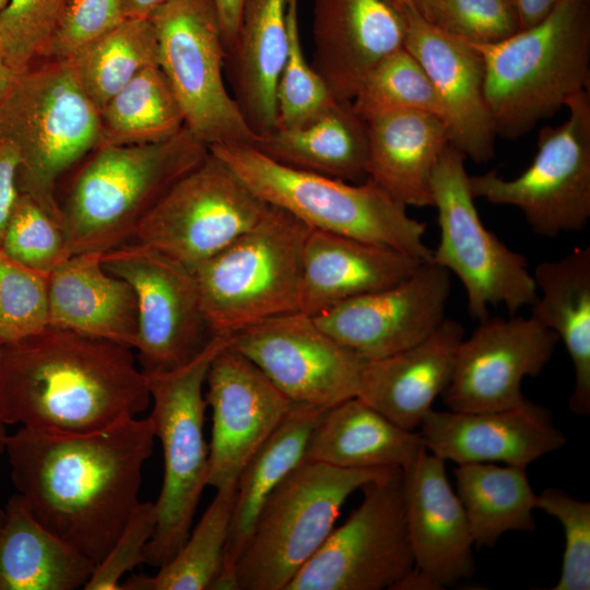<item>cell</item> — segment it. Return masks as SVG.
<instances>
[{
	"label": "cell",
	"instance_id": "60d3db41",
	"mask_svg": "<svg viewBox=\"0 0 590 590\" xmlns=\"http://www.w3.org/2000/svg\"><path fill=\"white\" fill-rule=\"evenodd\" d=\"M69 0H9L0 14V48L21 74L45 57Z\"/></svg>",
	"mask_w": 590,
	"mask_h": 590
},
{
	"label": "cell",
	"instance_id": "7bdbcfd3",
	"mask_svg": "<svg viewBox=\"0 0 590 590\" xmlns=\"http://www.w3.org/2000/svg\"><path fill=\"white\" fill-rule=\"evenodd\" d=\"M536 508L563 526L565 548L558 582L552 590L590 589V503L558 488L536 495Z\"/></svg>",
	"mask_w": 590,
	"mask_h": 590
},
{
	"label": "cell",
	"instance_id": "b9f144b4",
	"mask_svg": "<svg viewBox=\"0 0 590 590\" xmlns=\"http://www.w3.org/2000/svg\"><path fill=\"white\" fill-rule=\"evenodd\" d=\"M337 101L305 57L298 27V3L288 20V50L276 88V127L307 121Z\"/></svg>",
	"mask_w": 590,
	"mask_h": 590
},
{
	"label": "cell",
	"instance_id": "5b68a950",
	"mask_svg": "<svg viewBox=\"0 0 590 590\" xmlns=\"http://www.w3.org/2000/svg\"><path fill=\"white\" fill-rule=\"evenodd\" d=\"M225 162L268 205L276 206L312 229L387 246L421 261L433 250L424 243L426 223L370 179L350 182L281 165L251 145H213Z\"/></svg>",
	"mask_w": 590,
	"mask_h": 590
},
{
	"label": "cell",
	"instance_id": "9c48e42d",
	"mask_svg": "<svg viewBox=\"0 0 590 590\" xmlns=\"http://www.w3.org/2000/svg\"><path fill=\"white\" fill-rule=\"evenodd\" d=\"M229 335H215L186 365L146 375L153 403L149 415L161 441L164 476L154 503L156 526L143 563L160 568L188 538L203 488L208 485L209 446L203 425L206 402L203 388L211 361Z\"/></svg>",
	"mask_w": 590,
	"mask_h": 590
},
{
	"label": "cell",
	"instance_id": "4fadbf2b",
	"mask_svg": "<svg viewBox=\"0 0 590 590\" xmlns=\"http://www.w3.org/2000/svg\"><path fill=\"white\" fill-rule=\"evenodd\" d=\"M363 500L333 529L286 590H397L412 573L403 470L364 485Z\"/></svg>",
	"mask_w": 590,
	"mask_h": 590
},
{
	"label": "cell",
	"instance_id": "1f68e13d",
	"mask_svg": "<svg viewBox=\"0 0 590 590\" xmlns=\"http://www.w3.org/2000/svg\"><path fill=\"white\" fill-rule=\"evenodd\" d=\"M536 296L530 317L562 340L574 365L569 410L590 412V247L540 262L532 274Z\"/></svg>",
	"mask_w": 590,
	"mask_h": 590
},
{
	"label": "cell",
	"instance_id": "9a60e30c",
	"mask_svg": "<svg viewBox=\"0 0 590 590\" xmlns=\"http://www.w3.org/2000/svg\"><path fill=\"white\" fill-rule=\"evenodd\" d=\"M102 263L135 293L134 349L145 375L186 365L216 335L205 318L194 273L182 263L134 241L102 253Z\"/></svg>",
	"mask_w": 590,
	"mask_h": 590
},
{
	"label": "cell",
	"instance_id": "8992f818",
	"mask_svg": "<svg viewBox=\"0 0 590 590\" xmlns=\"http://www.w3.org/2000/svg\"><path fill=\"white\" fill-rule=\"evenodd\" d=\"M0 139L17 153L20 192L62 226L57 181L102 143L99 111L68 61L50 60L16 75L0 99Z\"/></svg>",
	"mask_w": 590,
	"mask_h": 590
},
{
	"label": "cell",
	"instance_id": "816d5d0a",
	"mask_svg": "<svg viewBox=\"0 0 590 590\" xmlns=\"http://www.w3.org/2000/svg\"><path fill=\"white\" fill-rule=\"evenodd\" d=\"M16 75L17 74L8 64L5 57L0 48V99L10 90Z\"/></svg>",
	"mask_w": 590,
	"mask_h": 590
},
{
	"label": "cell",
	"instance_id": "f5cc1de1",
	"mask_svg": "<svg viewBox=\"0 0 590 590\" xmlns=\"http://www.w3.org/2000/svg\"><path fill=\"white\" fill-rule=\"evenodd\" d=\"M405 1L428 22L433 21L438 0H405Z\"/></svg>",
	"mask_w": 590,
	"mask_h": 590
},
{
	"label": "cell",
	"instance_id": "8fae6325",
	"mask_svg": "<svg viewBox=\"0 0 590 590\" xmlns=\"http://www.w3.org/2000/svg\"><path fill=\"white\" fill-rule=\"evenodd\" d=\"M149 19L158 66L181 107L185 127L208 148L252 145L257 134L225 86L226 49L214 0H169Z\"/></svg>",
	"mask_w": 590,
	"mask_h": 590
},
{
	"label": "cell",
	"instance_id": "484cf974",
	"mask_svg": "<svg viewBox=\"0 0 590 590\" xmlns=\"http://www.w3.org/2000/svg\"><path fill=\"white\" fill-rule=\"evenodd\" d=\"M421 262L387 246L311 228L304 247L299 311L315 316L345 299L396 284Z\"/></svg>",
	"mask_w": 590,
	"mask_h": 590
},
{
	"label": "cell",
	"instance_id": "ee69618b",
	"mask_svg": "<svg viewBox=\"0 0 590 590\" xmlns=\"http://www.w3.org/2000/svg\"><path fill=\"white\" fill-rule=\"evenodd\" d=\"M430 23L473 44L498 43L521 30L511 0H438Z\"/></svg>",
	"mask_w": 590,
	"mask_h": 590
},
{
	"label": "cell",
	"instance_id": "ba28073f",
	"mask_svg": "<svg viewBox=\"0 0 590 590\" xmlns=\"http://www.w3.org/2000/svg\"><path fill=\"white\" fill-rule=\"evenodd\" d=\"M391 470L304 460L259 511L235 565V590H286L333 530L347 497Z\"/></svg>",
	"mask_w": 590,
	"mask_h": 590
},
{
	"label": "cell",
	"instance_id": "ab89813d",
	"mask_svg": "<svg viewBox=\"0 0 590 590\" xmlns=\"http://www.w3.org/2000/svg\"><path fill=\"white\" fill-rule=\"evenodd\" d=\"M48 326V276L0 249V341H17Z\"/></svg>",
	"mask_w": 590,
	"mask_h": 590
},
{
	"label": "cell",
	"instance_id": "c3c4849f",
	"mask_svg": "<svg viewBox=\"0 0 590 590\" xmlns=\"http://www.w3.org/2000/svg\"><path fill=\"white\" fill-rule=\"evenodd\" d=\"M517 12L520 28L531 27L546 16L562 2V0H511Z\"/></svg>",
	"mask_w": 590,
	"mask_h": 590
},
{
	"label": "cell",
	"instance_id": "e0dca14e",
	"mask_svg": "<svg viewBox=\"0 0 590 590\" xmlns=\"http://www.w3.org/2000/svg\"><path fill=\"white\" fill-rule=\"evenodd\" d=\"M450 286L448 270L423 261L400 282L345 299L312 317L338 343L374 361L433 332L446 318Z\"/></svg>",
	"mask_w": 590,
	"mask_h": 590
},
{
	"label": "cell",
	"instance_id": "6da1fadb",
	"mask_svg": "<svg viewBox=\"0 0 590 590\" xmlns=\"http://www.w3.org/2000/svg\"><path fill=\"white\" fill-rule=\"evenodd\" d=\"M150 416L101 430L56 435L21 427L8 435L11 480L33 516L96 565L140 503L153 450Z\"/></svg>",
	"mask_w": 590,
	"mask_h": 590
},
{
	"label": "cell",
	"instance_id": "e575fe53",
	"mask_svg": "<svg viewBox=\"0 0 590 590\" xmlns=\"http://www.w3.org/2000/svg\"><path fill=\"white\" fill-rule=\"evenodd\" d=\"M66 61L101 113L141 70L158 66L155 30L149 17L123 19Z\"/></svg>",
	"mask_w": 590,
	"mask_h": 590
},
{
	"label": "cell",
	"instance_id": "f907efd6",
	"mask_svg": "<svg viewBox=\"0 0 590 590\" xmlns=\"http://www.w3.org/2000/svg\"><path fill=\"white\" fill-rule=\"evenodd\" d=\"M169 0H121L125 19H146Z\"/></svg>",
	"mask_w": 590,
	"mask_h": 590
},
{
	"label": "cell",
	"instance_id": "ac0fdd59",
	"mask_svg": "<svg viewBox=\"0 0 590 590\" xmlns=\"http://www.w3.org/2000/svg\"><path fill=\"white\" fill-rule=\"evenodd\" d=\"M558 337L532 317L509 315L480 321L457 350L452 376L441 398L450 411L484 412L517 406L526 377L539 376Z\"/></svg>",
	"mask_w": 590,
	"mask_h": 590
},
{
	"label": "cell",
	"instance_id": "836d02e7",
	"mask_svg": "<svg viewBox=\"0 0 590 590\" xmlns=\"http://www.w3.org/2000/svg\"><path fill=\"white\" fill-rule=\"evenodd\" d=\"M524 467L495 463L458 464L457 495L474 545L494 546L508 531H532L533 493Z\"/></svg>",
	"mask_w": 590,
	"mask_h": 590
},
{
	"label": "cell",
	"instance_id": "7402d4cb",
	"mask_svg": "<svg viewBox=\"0 0 590 590\" xmlns=\"http://www.w3.org/2000/svg\"><path fill=\"white\" fill-rule=\"evenodd\" d=\"M420 427L426 450L457 464L503 462L527 468L567 441L551 412L529 400L497 411L432 409Z\"/></svg>",
	"mask_w": 590,
	"mask_h": 590
},
{
	"label": "cell",
	"instance_id": "7a4b0ae2",
	"mask_svg": "<svg viewBox=\"0 0 590 590\" xmlns=\"http://www.w3.org/2000/svg\"><path fill=\"white\" fill-rule=\"evenodd\" d=\"M132 349L47 326L0 353V416L35 432L75 435L135 417L151 402Z\"/></svg>",
	"mask_w": 590,
	"mask_h": 590
},
{
	"label": "cell",
	"instance_id": "4316f807",
	"mask_svg": "<svg viewBox=\"0 0 590 590\" xmlns=\"http://www.w3.org/2000/svg\"><path fill=\"white\" fill-rule=\"evenodd\" d=\"M48 324L134 349L135 293L103 267L102 253H74L48 275Z\"/></svg>",
	"mask_w": 590,
	"mask_h": 590
},
{
	"label": "cell",
	"instance_id": "d590c367",
	"mask_svg": "<svg viewBox=\"0 0 590 590\" xmlns=\"http://www.w3.org/2000/svg\"><path fill=\"white\" fill-rule=\"evenodd\" d=\"M99 116L101 145L156 143L185 128L181 107L160 66L141 70Z\"/></svg>",
	"mask_w": 590,
	"mask_h": 590
},
{
	"label": "cell",
	"instance_id": "52a82bcc",
	"mask_svg": "<svg viewBox=\"0 0 590 590\" xmlns=\"http://www.w3.org/2000/svg\"><path fill=\"white\" fill-rule=\"evenodd\" d=\"M310 227L271 206L250 229L193 271L214 334L231 335L299 311L303 257Z\"/></svg>",
	"mask_w": 590,
	"mask_h": 590
},
{
	"label": "cell",
	"instance_id": "8d00e7d4",
	"mask_svg": "<svg viewBox=\"0 0 590 590\" xmlns=\"http://www.w3.org/2000/svg\"><path fill=\"white\" fill-rule=\"evenodd\" d=\"M236 486L216 489L198 524L155 575H131L121 590H212L220 576Z\"/></svg>",
	"mask_w": 590,
	"mask_h": 590
},
{
	"label": "cell",
	"instance_id": "2e32d148",
	"mask_svg": "<svg viewBox=\"0 0 590 590\" xmlns=\"http://www.w3.org/2000/svg\"><path fill=\"white\" fill-rule=\"evenodd\" d=\"M228 345L251 361L293 403L329 409L357 396L365 359L303 311L241 329Z\"/></svg>",
	"mask_w": 590,
	"mask_h": 590
},
{
	"label": "cell",
	"instance_id": "83f0119b",
	"mask_svg": "<svg viewBox=\"0 0 590 590\" xmlns=\"http://www.w3.org/2000/svg\"><path fill=\"white\" fill-rule=\"evenodd\" d=\"M367 122V178L405 206H433L432 175L449 143L440 117L418 110L396 111Z\"/></svg>",
	"mask_w": 590,
	"mask_h": 590
},
{
	"label": "cell",
	"instance_id": "f6af8a7d",
	"mask_svg": "<svg viewBox=\"0 0 590 590\" xmlns=\"http://www.w3.org/2000/svg\"><path fill=\"white\" fill-rule=\"evenodd\" d=\"M156 526L155 505L140 502L129 516L119 536L94 567L85 590H121L122 577L143 563L145 546Z\"/></svg>",
	"mask_w": 590,
	"mask_h": 590
},
{
	"label": "cell",
	"instance_id": "f35d334b",
	"mask_svg": "<svg viewBox=\"0 0 590 590\" xmlns=\"http://www.w3.org/2000/svg\"><path fill=\"white\" fill-rule=\"evenodd\" d=\"M0 249L16 262L47 276L72 256L62 226L23 192L7 224Z\"/></svg>",
	"mask_w": 590,
	"mask_h": 590
},
{
	"label": "cell",
	"instance_id": "ffe728a7",
	"mask_svg": "<svg viewBox=\"0 0 590 590\" xmlns=\"http://www.w3.org/2000/svg\"><path fill=\"white\" fill-rule=\"evenodd\" d=\"M445 463L426 450L403 470L414 568L397 590L445 589L475 573L469 522Z\"/></svg>",
	"mask_w": 590,
	"mask_h": 590
},
{
	"label": "cell",
	"instance_id": "9f6ffc18",
	"mask_svg": "<svg viewBox=\"0 0 590 590\" xmlns=\"http://www.w3.org/2000/svg\"><path fill=\"white\" fill-rule=\"evenodd\" d=\"M4 515H5L4 508L0 507V528H1L2 523H3Z\"/></svg>",
	"mask_w": 590,
	"mask_h": 590
},
{
	"label": "cell",
	"instance_id": "30bf717a",
	"mask_svg": "<svg viewBox=\"0 0 590 590\" xmlns=\"http://www.w3.org/2000/svg\"><path fill=\"white\" fill-rule=\"evenodd\" d=\"M464 158L448 144L433 170L432 198L440 238L430 261L458 276L472 318L483 321L489 317L488 306L499 305L516 315L536 299V286L526 257L484 226Z\"/></svg>",
	"mask_w": 590,
	"mask_h": 590
},
{
	"label": "cell",
	"instance_id": "681fc988",
	"mask_svg": "<svg viewBox=\"0 0 590 590\" xmlns=\"http://www.w3.org/2000/svg\"><path fill=\"white\" fill-rule=\"evenodd\" d=\"M217 9L226 51L236 35L244 0H214Z\"/></svg>",
	"mask_w": 590,
	"mask_h": 590
},
{
	"label": "cell",
	"instance_id": "f1b7e54d",
	"mask_svg": "<svg viewBox=\"0 0 590 590\" xmlns=\"http://www.w3.org/2000/svg\"><path fill=\"white\" fill-rule=\"evenodd\" d=\"M425 451L420 434L353 397L324 410L310 434L305 460L342 469L404 470Z\"/></svg>",
	"mask_w": 590,
	"mask_h": 590
},
{
	"label": "cell",
	"instance_id": "7dc6e473",
	"mask_svg": "<svg viewBox=\"0 0 590 590\" xmlns=\"http://www.w3.org/2000/svg\"><path fill=\"white\" fill-rule=\"evenodd\" d=\"M19 156L14 146L0 139V245L16 200L20 196L17 184Z\"/></svg>",
	"mask_w": 590,
	"mask_h": 590
},
{
	"label": "cell",
	"instance_id": "603a6c76",
	"mask_svg": "<svg viewBox=\"0 0 590 590\" xmlns=\"http://www.w3.org/2000/svg\"><path fill=\"white\" fill-rule=\"evenodd\" d=\"M408 14L404 48L422 66L440 99L450 145L476 163L489 161L496 131L484 96L479 52L428 22L409 3Z\"/></svg>",
	"mask_w": 590,
	"mask_h": 590
},
{
	"label": "cell",
	"instance_id": "3957f363",
	"mask_svg": "<svg viewBox=\"0 0 590 590\" xmlns=\"http://www.w3.org/2000/svg\"><path fill=\"white\" fill-rule=\"evenodd\" d=\"M484 67L496 135L516 139L590 83V0H562L540 23L494 44L469 43Z\"/></svg>",
	"mask_w": 590,
	"mask_h": 590
},
{
	"label": "cell",
	"instance_id": "db71d44e",
	"mask_svg": "<svg viewBox=\"0 0 590 590\" xmlns=\"http://www.w3.org/2000/svg\"><path fill=\"white\" fill-rule=\"evenodd\" d=\"M7 432H5V423L2 421L0 416V453L5 450V444H7Z\"/></svg>",
	"mask_w": 590,
	"mask_h": 590
},
{
	"label": "cell",
	"instance_id": "6f0895ef",
	"mask_svg": "<svg viewBox=\"0 0 590 590\" xmlns=\"http://www.w3.org/2000/svg\"><path fill=\"white\" fill-rule=\"evenodd\" d=\"M2 344H3V343L0 341V353H1Z\"/></svg>",
	"mask_w": 590,
	"mask_h": 590
},
{
	"label": "cell",
	"instance_id": "cb8c5ba5",
	"mask_svg": "<svg viewBox=\"0 0 590 590\" xmlns=\"http://www.w3.org/2000/svg\"><path fill=\"white\" fill-rule=\"evenodd\" d=\"M464 337L459 321L445 318L414 345L366 361L356 397L397 425L414 430L449 385Z\"/></svg>",
	"mask_w": 590,
	"mask_h": 590
},
{
	"label": "cell",
	"instance_id": "44dd1931",
	"mask_svg": "<svg viewBox=\"0 0 590 590\" xmlns=\"http://www.w3.org/2000/svg\"><path fill=\"white\" fill-rule=\"evenodd\" d=\"M405 0H315L312 68L337 101L352 102L370 72L404 47Z\"/></svg>",
	"mask_w": 590,
	"mask_h": 590
},
{
	"label": "cell",
	"instance_id": "f546056e",
	"mask_svg": "<svg viewBox=\"0 0 590 590\" xmlns=\"http://www.w3.org/2000/svg\"><path fill=\"white\" fill-rule=\"evenodd\" d=\"M251 146L294 169L350 182L367 179V122L351 102L334 101L303 123L257 135Z\"/></svg>",
	"mask_w": 590,
	"mask_h": 590
},
{
	"label": "cell",
	"instance_id": "d6a6232c",
	"mask_svg": "<svg viewBox=\"0 0 590 590\" xmlns=\"http://www.w3.org/2000/svg\"><path fill=\"white\" fill-rule=\"evenodd\" d=\"M0 528V590L84 588L94 563L66 543L30 511L16 493Z\"/></svg>",
	"mask_w": 590,
	"mask_h": 590
},
{
	"label": "cell",
	"instance_id": "277c9868",
	"mask_svg": "<svg viewBox=\"0 0 590 590\" xmlns=\"http://www.w3.org/2000/svg\"><path fill=\"white\" fill-rule=\"evenodd\" d=\"M76 174L62 227L71 253H105L129 243L164 193L199 165L209 148L186 127L148 144L101 145Z\"/></svg>",
	"mask_w": 590,
	"mask_h": 590
},
{
	"label": "cell",
	"instance_id": "d6986e66",
	"mask_svg": "<svg viewBox=\"0 0 590 590\" xmlns=\"http://www.w3.org/2000/svg\"><path fill=\"white\" fill-rule=\"evenodd\" d=\"M205 385L204 399L212 411L206 482L215 489L236 486L243 468L293 402L228 342L211 361Z\"/></svg>",
	"mask_w": 590,
	"mask_h": 590
},
{
	"label": "cell",
	"instance_id": "4dcf8cb0",
	"mask_svg": "<svg viewBox=\"0 0 590 590\" xmlns=\"http://www.w3.org/2000/svg\"><path fill=\"white\" fill-rule=\"evenodd\" d=\"M327 409L293 403L286 416L243 468L224 548L212 590H235V565L259 511L272 491L305 460L310 434Z\"/></svg>",
	"mask_w": 590,
	"mask_h": 590
},
{
	"label": "cell",
	"instance_id": "bcb514c9",
	"mask_svg": "<svg viewBox=\"0 0 590 590\" xmlns=\"http://www.w3.org/2000/svg\"><path fill=\"white\" fill-rule=\"evenodd\" d=\"M123 19L121 0H69L45 57L67 60Z\"/></svg>",
	"mask_w": 590,
	"mask_h": 590
},
{
	"label": "cell",
	"instance_id": "d4e9b609",
	"mask_svg": "<svg viewBox=\"0 0 590 590\" xmlns=\"http://www.w3.org/2000/svg\"><path fill=\"white\" fill-rule=\"evenodd\" d=\"M298 0H244L226 51L232 95L257 134L276 127V88L288 50V20Z\"/></svg>",
	"mask_w": 590,
	"mask_h": 590
},
{
	"label": "cell",
	"instance_id": "11a10c76",
	"mask_svg": "<svg viewBox=\"0 0 590 590\" xmlns=\"http://www.w3.org/2000/svg\"><path fill=\"white\" fill-rule=\"evenodd\" d=\"M9 0H0V14L5 9Z\"/></svg>",
	"mask_w": 590,
	"mask_h": 590
},
{
	"label": "cell",
	"instance_id": "7c38bea8",
	"mask_svg": "<svg viewBox=\"0 0 590 590\" xmlns=\"http://www.w3.org/2000/svg\"><path fill=\"white\" fill-rule=\"evenodd\" d=\"M568 118L541 129L532 163L516 178L495 170L469 175L474 199L518 208L544 237L582 231L590 219V93L573 95Z\"/></svg>",
	"mask_w": 590,
	"mask_h": 590
},
{
	"label": "cell",
	"instance_id": "5bb4252c",
	"mask_svg": "<svg viewBox=\"0 0 590 590\" xmlns=\"http://www.w3.org/2000/svg\"><path fill=\"white\" fill-rule=\"evenodd\" d=\"M269 205L210 150L139 224L132 239L191 271L255 226Z\"/></svg>",
	"mask_w": 590,
	"mask_h": 590
},
{
	"label": "cell",
	"instance_id": "74e56055",
	"mask_svg": "<svg viewBox=\"0 0 590 590\" xmlns=\"http://www.w3.org/2000/svg\"><path fill=\"white\" fill-rule=\"evenodd\" d=\"M351 103L364 120L405 110L426 111L444 119L442 105L432 82L404 47L370 72Z\"/></svg>",
	"mask_w": 590,
	"mask_h": 590
}]
</instances>
